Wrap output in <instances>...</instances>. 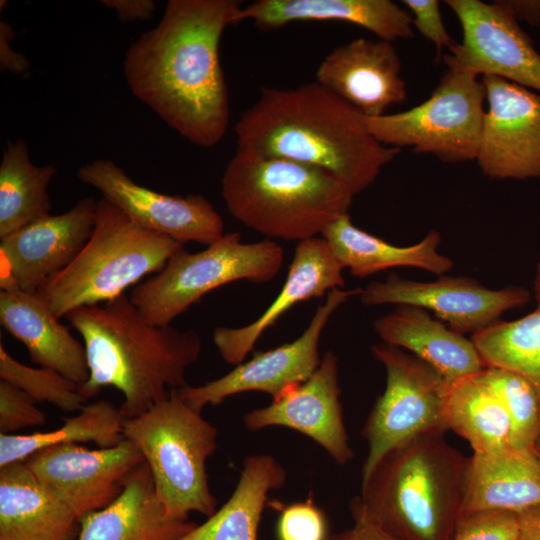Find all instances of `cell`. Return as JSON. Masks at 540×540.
Instances as JSON below:
<instances>
[{"mask_svg": "<svg viewBox=\"0 0 540 540\" xmlns=\"http://www.w3.org/2000/svg\"><path fill=\"white\" fill-rule=\"evenodd\" d=\"M361 289L331 290L317 307L307 328L295 340L256 354L224 376L201 386L178 388L177 392L193 409L218 405L227 397L248 391L264 392L276 400L305 382L320 365L319 343L333 313Z\"/></svg>", "mask_w": 540, "mask_h": 540, "instance_id": "11", "label": "cell"}, {"mask_svg": "<svg viewBox=\"0 0 540 540\" xmlns=\"http://www.w3.org/2000/svg\"><path fill=\"white\" fill-rule=\"evenodd\" d=\"M36 403L26 392L0 380V434L44 425L46 415Z\"/></svg>", "mask_w": 540, "mask_h": 540, "instance_id": "36", "label": "cell"}, {"mask_svg": "<svg viewBox=\"0 0 540 540\" xmlns=\"http://www.w3.org/2000/svg\"><path fill=\"white\" fill-rule=\"evenodd\" d=\"M237 0H169L156 26L127 49L123 73L131 93L184 139L216 146L230 121L219 46L240 22Z\"/></svg>", "mask_w": 540, "mask_h": 540, "instance_id": "1", "label": "cell"}, {"mask_svg": "<svg viewBox=\"0 0 540 540\" xmlns=\"http://www.w3.org/2000/svg\"><path fill=\"white\" fill-rule=\"evenodd\" d=\"M123 434L143 455L169 516L188 520L192 512L206 517L216 512L206 462L216 450L218 432L177 389L145 413L125 418Z\"/></svg>", "mask_w": 540, "mask_h": 540, "instance_id": "7", "label": "cell"}, {"mask_svg": "<svg viewBox=\"0 0 540 540\" xmlns=\"http://www.w3.org/2000/svg\"><path fill=\"white\" fill-rule=\"evenodd\" d=\"M15 37L12 26L4 20L0 21V69L15 74H24L29 68L28 59L11 47Z\"/></svg>", "mask_w": 540, "mask_h": 540, "instance_id": "39", "label": "cell"}, {"mask_svg": "<svg viewBox=\"0 0 540 540\" xmlns=\"http://www.w3.org/2000/svg\"><path fill=\"white\" fill-rule=\"evenodd\" d=\"M518 513L484 510L462 515L452 540H518Z\"/></svg>", "mask_w": 540, "mask_h": 540, "instance_id": "35", "label": "cell"}, {"mask_svg": "<svg viewBox=\"0 0 540 540\" xmlns=\"http://www.w3.org/2000/svg\"><path fill=\"white\" fill-rule=\"evenodd\" d=\"M328 540H396L380 529L364 522L354 521L352 528L330 534Z\"/></svg>", "mask_w": 540, "mask_h": 540, "instance_id": "41", "label": "cell"}, {"mask_svg": "<svg viewBox=\"0 0 540 540\" xmlns=\"http://www.w3.org/2000/svg\"><path fill=\"white\" fill-rule=\"evenodd\" d=\"M482 379L503 403L511 422V445L531 449L540 439V399L534 387L521 375L487 366Z\"/></svg>", "mask_w": 540, "mask_h": 540, "instance_id": "33", "label": "cell"}, {"mask_svg": "<svg viewBox=\"0 0 540 540\" xmlns=\"http://www.w3.org/2000/svg\"><path fill=\"white\" fill-rule=\"evenodd\" d=\"M79 517L24 461L0 468V540H76Z\"/></svg>", "mask_w": 540, "mask_h": 540, "instance_id": "25", "label": "cell"}, {"mask_svg": "<svg viewBox=\"0 0 540 540\" xmlns=\"http://www.w3.org/2000/svg\"><path fill=\"white\" fill-rule=\"evenodd\" d=\"M230 214L269 238L321 236L349 214L354 194L331 173L295 161L236 151L221 178Z\"/></svg>", "mask_w": 540, "mask_h": 540, "instance_id": "5", "label": "cell"}, {"mask_svg": "<svg viewBox=\"0 0 540 540\" xmlns=\"http://www.w3.org/2000/svg\"><path fill=\"white\" fill-rule=\"evenodd\" d=\"M443 416L447 430L464 438L474 454L511 448V422L496 393L480 373L448 382Z\"/></svg>", "mask_w": 540, "mask_h": 540, "instance_id": "29", "label": "cell"}, {"mask_svg": "<svg viewBox=\"0 0 540 540\" xmlns=\"http://www.w3.org/2000/svg\"><path fill=\"white\" fill-rule=\"evenodd\" d=\"M0 378L37 402H47L64 412H79L86 404L79 385L55 370L30 367L13 358L0 342Z\"/></svg>", "mask_w": 540, "mask_h": 540, "instance_id": "34", "label": "cell"}, {"mask_svg": "<svg viewBox=\"0 0 540 540\" xmlns=\"http://www.w3.org/2000/svg\"><path fill=\"white\" fill-rule=\"evenodd\" d=\"M54 164L35 165L23 138L9 140L0 162V238L51 214Z\"/></svg>", "mask_w": 540, "mask_h": 540, "instance_id": "30", "label": "cell"}, {"mask_svg": "<svg viewBox=\"0 0 540 540\" xmlns=\"http://www.w3.org/2000/svg\"><path fill=\"white\" fill-rule=\"evenodd\" d=\"M65 318L80 334L89 376L79 392L90 398L104 387L123 395L125 418L137 417L187 385V369L201 351L191 329L156 326L147 321L129 296L70 311Z\"/></svg>", "mask_w": 540, "mask_h": 540, "instance_id": "3", "label": "cell"}, {"mask_svg": "<svg viewBox=\"0 0 540 540\" xmlns=\"http://www.w3.org/2000/svg\"><path fill=\"white\" fill-rule=\"evenodd\" d=\"M343 268L322 236L297 243L287 278L276 298L253 322L237 327H217L212 334L221 358L230 365L242 363L263 333L296 304L341 288Z\"/></svg>", "mask_w": 540, "mask_h": 540, "instance_id": "20", "label": "cell"}, {"mask_svg": "<svg viewBox=\"0 0 540 540\" xmlns=\"http://www.w3.org/2000/svg\"><path fill=\"white\" fill-rule=\"evenodd\" d=\"M518 540H540V506L518 513Z\"/></svg>", "mask_w": 540, "mask_h": 540, "instance_id": "43", "label": "cell"}, {"mask_svg": "<svg viewBox=\"0 0 540 540\" xmlns=\"http://www.w3.org/2000/svg\"><path fill=\"white\" fill-rule=\"evenodd\" d=\"M97 203L84 197L62 214H50L0 238L1 291L37 292L67 267L93 231Z\"/></svg>", "mask_w": 540, "mask_h": 540, "instance_id": "17", "label": "cell"}, {"mask_svg": "<svg viewBox=\"0 0 540 540\" xmlns=\"http://www.w3.org/2000/svg\"><path fill=\"white\" fill-rule=\"evenodd\" d=\"M486 91L476 161L493 179L540 177V93L496 76H482Z\"/></svg>", "mask_w": 540, "mask_h": 540, "instance_id": "16", "label": "cell"}, {"mask_svg": "<svg viewBox=\"0 0 540 540\" xmlns=\"http://www.w3.org/2000/svg\"><path fill=\"white\" fill-rule=\"evenodd\" d=\"M282 247L271 239L243 243L238 232L224 234L199 252H176L129 296L143 317L169 326L210 291L238 280L266 283L280 271Z\"/></svg>", "mask_w": 540, "mask_h": 540, "instance_id": "8", "label": "cell"}, {"mask_svg": "<svg viewBox=\"0 0 540 540\" xmlns=\"http://www.w3.org/2000/svg\"><path fill=\"white\" fill-rule=\"evenodd\" d=\"M364 305H410L431 310L437 318L461 334L486 329L499 317L530 301L528 290L518 286L492 290L468 277L441 276L418 282L390 273L384 281H372L360 290Z\"/></svg>", "mask_w": 540, "mask_h": 540, "instance_id": "14", "label": "cell"}, {"mask_svg": "<svg viewBox=\"0 0 540 540\" xmlns=\"http://www.w3.org/2000/svg\"><path fill=\"white\" fill-rule=\"evenodd\" d=\"M239 18L253 21L261 30L299 21H338L389 42L414 36L410 12L390 0H256L242 7Z\"/></svg>", "mask_w": 540, "mask_h": 540, "instance_id": "23", "label": "cell"}, {"mask_svg": "<svg viewBox=\"0 0 540 540\" xmlns=\"http://www.w3.org/2000/svg\"><path fill=\"white\" fill-rule=\"evenodd\" d=\"M183 244L146 229L101 197L93 231L74 260L37 291L57 318L124 295L159 272Z\"/></svg>", "mask_w": 540, "mask_h": 540, "instance_id": "6", "label": "cell"}, {"mask_svg": "<svg viewBox=\"0 0 540 540\" xmlns=\"http://www.w3.org/2000/svg\"><path fill=\"white\" fill-rule=\"evenodd\" d=\"M59 320L37 292H0L1 326L24 344L33 363L80 386L89 376L85 347Z\"/></svg>", "mask_w": 540, "mask_h": 540, "instance_id": "21", "label": "cell"}, {"mask_svg": "<svg viewBox=\"0 0 540 540\" xmlns=\"http://www.w3.org/2000/svg\"><path fill=\"white\" fill-rule=\"evenodd\" d=\"M24 462L80 518L111 504L145 460L138 448L124 439L116 446L98 449L74 443L51 446Z\"/></svg>", "mask_w": 540, "mask_h": 540, "instance_id": "15", "label": "cell"}, {"mask_svg": "<svg viewBox=\"0 0 540 540\" xmlns=\"http://www.w3.org/2000/svg\"><path fill=\"white\" fill-rule=\"evenodd\" d=\"M404 5L412 16V24L418 32L431 41L440 57L444 48H450L454 42L448 34L441 16L437 0H404Z\"/></svg>", "mask_w": 540, "mask_h": 540, "instance_id": "38", "label": "cell"}, {"mask_svg": "<svg viewBox=\"0 0 540 540\" xmlns=\"http://www.w3.org/2000/svg\"><path fill=\"white\" fill-rule=\"evenodd\" d=\"M77 178L142 227L185 244L209 245L224 235L222 217L202 195H166L136 183L110 159H96L77 170Z\"/></svg>", "mask_w": 540, "mask_h": 540, "instance_id": "13", "label": "cell"}, {"mask_svg": "<svg viewBox=\"0 0 540 540\" xmlns=\"http://www.w3.org/2000/svg\"><path fill=\"white\" fill-rule=\"evenodd\" d=\"M540 506V461L531 449L469 457L461 516L484 510L519 513Z\"/></svg>", "mask_w": 540, "mask_h": 540, "instance_id": "26", "label": "cell"}, {"mask_svg": "<svg viewBox=\"0 0 540 540\" xmlns=\"http://www.w3.org/2000/svg\"><path fill=\"white\" fill-rule=\"evenodd\" d=\"M371 352L385 367L386 387L362 429L369 447L362 481L399 444L427 432L447 431L443 416L445 378L426 362L390 344H375Z\"/></svg>", "mask_w": 540, "mask_h": 540, "instance_id": "10", "label": "cell"}, {"mask_svg": "<svg viewBox=\"0 0 540 540\" xmlns=\"http://www.w3.org/2000/svg\"><path fill=\"white\" fill-rule=\"evenodd\" d=\"M374 329L384 343L409 350L449 383L477 375L487 367L471 339L432 318L423 308L398 305L376 319Z\"/></svg>", "mask_w": 540, "mask_h": 540, "instance_id": "24", "label": "cell"}, {"mask_svg": "<svg viewBox=\"0 0 540 540\" xmlns=\"http://www.w3.org/2000/svg\"><path fill=\"white\" fill-rule=\"evenodd\" d=\"M436 430L388 451L361 483L350 512L396 540H452L469 457Z\"/></svg>", "mask_w": 540, "mask_h": 540, "instance_id": "4", "label": "cell"}, {"mask_svg": "<svg viewBox=\"0 0 540 540\" xmlns=\"http://www.w3.org/2000/svg\"><path fill=\"white\" fill-rule=\"evenodd\" d=\"M429 98L406 111L363 116L383 145L430 154L445 163L476 160L485 116L486 91L478 76L447 65Z\"/></svg>", "mask_w": 540, "mask_h": 540, "instance_id": "9", "label": "cell"}, {"mask_svg": "<svg viewBox=\"0 0 540 540\" xmlns=\"http://www.w3.org/2000/svg\"><path fill=\"white\" fill-rule=\"evenodd\" d=\"M101 3L115 11L124 23L150 20L156 10L153 0H102Z\"/></svg>", "mask_w": 540, "mask_h": 540, "instance_id": "40", "label": "cell"}, {"mask_svg": "<svg viewBox=\"0 0 540 540\" xmlns=\"http://www.w3.org/2000/svg\"><path fill=\"white\" fill-rule=\"evenodd\" d=\"M76 540H177L196 524L168 515L144 462L108 506L79 518Z\"/></svg>", "mask_w": 540, "mask_h": 540, "instance_id": "22", "label": "cell"}, {"mask_svg": "<svg viewBox=\"0 0 540 540\" xmlns=\"http://www.w3.org/2000/svg\"><path fill=\"white\" fill-rule=\"evenodd\" d=\"M471 340L486 366L521 375L540 399V307L517 320H498Z\"/></svg>", "mask_w": 540, "mask_h": 540, "instance_id": "32", "label": "cell"}, {"mask_svg": "<svg viewBox=\"0 0 540 540\" xmlns=\"http://www.w3.org/2000/svg\"><path fill=\"white\" fill-rule=\"evenodd\" d=\"M324 513L311 501L284 508L277 523L278 540H328Z\"/></svg>", "mask_w": 540, "mask_h": 540, "instance_id": "37", "label": "cell"}, {"mask_svg": "<svg viewBox=\"0 0 540 540\" xmlns=\"http://www.w3.org/2000/svg\"><path fill=\"white\" fill-rule=\"evenodd\" d=\"M532 450L540 461V439L532 447Z\"/></svg>", "mask_w": 540, "mask_h": 540, "instance_id": "45", "label": "cell"}, {"mask_svg": "<svg viewBox=\"0 0 540 540\" xmlns=\"http://www.w3.org/2000/svg\"><path fill=\"white\" fill-rule=\"evenodd\" d=\"M338 379V359L332 351L321 358L316 371L305 382L266 407L244 416L250 431L272 426L296 430L319 444L339 465L353 457L346 433Z\"/></svg>", "mask_w": 540, "mask_h": 540, "instance_id": "18", "label": "cell"}, {"mask_svg": "<svg viewBox=\"0 0 540 540\" xmlns=\"http://www.w3.org/2000/svg\"><path fill=\"white\" fill-rule=\"evenodd\" d=\"M534 292H535V298L537 301V307H540V262L537 266V271L535 275L534 280Z\"/></svg>", "mask_w": 540, "mask_h": 540, "instance_id": "44", "label": "cell"}, {"mask_svg": "<svg viewBox=\"0 0 540 540\" xmlns=\"http://www.w3.org/2000/svg\"><path fill=\"white\" fill-rule=\"evenodd\" d=\"M462 41L449 48L446 65L477 76H496L540 93V54L505 0H447Z\"/></svg>", "mask_w": 540, "mask_h": 540, "instance_id": "12", "label": "cell"}, {"mask_svg": "<svg viewBox=\"0 0 540 540\" xmlns=\"http://www.w3.org/2000/svg\"><path fill=\"white\" fill-rule=\"evenodd\" d=\"M125 417L107 400L85 405L77 415L65 418L61 427L31 434H0V468L24 461L35 452L56 445L93 442L99 448L124 440Z\"/></svg>", "mask_w": 540, "mask_h": 540, "instance_id": "31", "label": "cell"}, {"mask_svg": "<svg viewBox=\"0 0 540 540\" xmlns=\"http://www.w3.org/2000/svg\"><path fill=\"white\" fill-rule=\"evenodd\" d=\"M285 481V469L271 455L246 457L230 498L203 524L177 540H258L267 496Z\"/></svg>", "mask_w": 540, "mask_h": 540, "instance_id": "28", "label": "cell"}, {"mask_svg": "<svg viewBox=\"0 0 540 540\" xmlns=\"http://www.w3.org/2000/svg\"><path fill=\"white\" fill-rule=\"evenodd\" d=\"M515 19L540 26V0H505Z\"/></svg>", "mask_w": 540, "mask_h": 540, "instance_id": "42", "label": "cell"}, {"mask_svg": "<svg viewBox=\"0 0 540 540\" xmlns=\"http://www.w3.org/2000/svg\"><path fill=\"white\" fill-rule=\"evenodd\" d=\"M401 61L392 42L357 38L332 50L316 82L366 117L384 115L407 96Z\"/></svg>", "mask_w": 540, "mask_h": 540, "instance_id": "19", "label": "cell"}, {"mask_svg": "<svg viewBox=\"0 0 540 540\" xmlns=\"http://www.w3.org/2000/svg\"><path fill=\"white\" fill-rule=\"evenodd\" d=\"M321 236L342 268L359 278L396 267H414L442 275L453 266L450 258L437 251L441 241L437 230H430L414 245L397 246L361 230L346 214L331 223Z\"/></svg>", "mask_w": 540, "mask_h": 540, "instance_id": "27", "label": "cell"}, {"mask_svg": "<svg viewBox=\"0 0 540 540\" xmlns=\"http://www.w3.org/2000/svg\"><path fill=\"white\" fill-rule=\"evenodd\" d=\"M236 151L325 170L355 195L367 189L400 149L380 143L363 115L321 86L262 88L234 126Z\"/></svg>", "mask_w": 540, "mask_h": 540, "instance_id": "2", "label": "cell"}]
</instances>
